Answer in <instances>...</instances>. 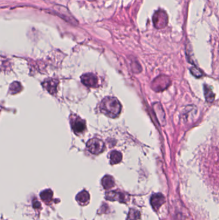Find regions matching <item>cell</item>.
I'll use <instances>...</instances> for the list:
<instances>
[{
	"label": "cell",
	"instance_id": "1",
	"mask_svg": "<svg viewBox=\"0 0 219 220\" xmlns=\"http://www.w3.org/2000/svg\"><path fill=\"white\" fill-rule=\"evenodd\" d=\"M121 110L122 105L116 97H105L100 104L101 112L109 117H117L120 114Z\"/></svg>",
	"mask_w": 219,
	"mask_h": 220
},
{
	"label": "cell",
	"instance_id": "2",
	"mask_svg": "<svg viewBox=\"0 0 219 220\" xmlns=\"http://www.w3.org/2000/svg\"><path fill=\"white\" fill-rule=\"evenodd\" d=\"M53 12L56 14L57 16H59L60 18L63 19L64 20L67 21L68 23L71 24L73 25H77L78 21L76 20V19L71 15L68 8L63 6L56 5L54 7Z\"/></svg>",
	"mask_w": 219,
	"mask_h": 220
},
{
	"label": "cell",
	"instance_id": "3",
	"mask_svg": "<svg viewBox=\"0 0 219 220\" xmlns=\"http://www.w3.org/2000/svg\"><path fill=\"white\" fill-rule=\"evenodd\" d=\"M87 147L92 154L97 155L103 151L105 145L101 140L97 138H94L88 142Z\"/></svg>",
	"mask_w": 219,
	"mask_h": 220
},
{
	"label": "cell",
	"instance_id": "4",
	"mask_svg": "<svg viewBox=\"0 0 219 220\" xmlns=\"http://www.w3.org/2000/svg\"><path fill=\"white\" fill-rule=\"evenodd\" d=\"M106 198L109 201H117L120 203H126L129 197L125 193L119 190L109 191L106 194Z\"/></svg>",
	"mask_w": 219,
	"mask_h": 220
},
{
	"label": "cell",
	"instance_id": "5",
	"mask_svg": "<svg viewBox=\"0 0 219 220\" xmlns=\"http://www.w3.org/2000/svg\"><path fill=\"white\" fill-rule=\"evenodd\" d=\"M153 22L157 28L165 27L168 23V16L166 12L162 10L157 11L153 16Z\"/></svg>",
	"mask_w": 219,
	"mask_h": 220
},
{
	"label": "cell",
	"instance_id": "6",
	"mask_svg": "<svg viewBox=\"0 0 219 220\" xmlns=\"http://www.w3.org/2000/svg\"><path fill=\"white\" fill-rule=\"evenodd\" d=\"M165 202V198L161 193L154 194L150 198V204L152 208L156 211H158L159 208Z\"/></svg>",
	"mask_w": 219,
	"mask_h": 220
},
{
	"label": "cell",
	"instance_id": "7",
	"mask_svg": "<svg viewBox=\"0 0 219 220\" xmlns=\"http://www.w3.org/2000/svg\"><path fill=\"white\" fill-rule=\"evenodd\" d=\"M82 83L88 87H96L98 84V78L93 74H85L81 77Z\"/></svg>",
	"mask_w": 219,
	"mask_h": 220
},
{
	"label": "cell",
	"instance_id": "8",
	"mask_svg": "<svg viewBox=\"0 0 219 220\" xmlns=\"http://www.w3.org/2000/svg\"><path fill=\"white\" fill-rule=\"evenodd\" d=\"M71 127L73 130L76 133H82L85 129V122L79 117H76L71 121Z\"/></svg>",
	"mask_w": 219,
	"mask_h": 220
},
{
	"label": "cell",
	"instance_id": "9",
	"mask_svg": "<svg viewBox=\"0 0 219 220\" xmlns=\"http://www.w3.org/2000/svg\"><path fill=\"white\" fill-rule=\"evenodd\" d=\"M102 184L105 189L109 190L115 185V180L111 176L106 175L102 178Z\"/></svg>",
	"mask_w": 219,
	"mask_h": 220
},
{
	"label": "cell",
	"instance_id": "10",
	"mask_svg": "<svg viewBox=\"0 0 219 220\" xmlns=\"http://www.w3.org/2000/svg\"><path fill=\"white\" fill-rule=\"evenodd\" d=\"M89 194L85 190H82V192L79 193L77 196H76V200L77 202L81 205H85L88 203L89 200Z\"/></svg>",
	"mask_w": 219,
	"mask_h": 220
},
{
	"label": "cell",
	"instance_id": "11",
	"mask_svg": "<svg viewBox=\"0 0 219 220\" xmlns=\"http://www.w3.org/2000/svg\"><path fill=\"white\" fill-rule=\"evenodd\" d=\"M122 159V155L121 152L117 151H113L111 152L110 155V161L111 164L114 165L120 163Z\"/></svg>",
	"mask_w": 219,
	"mask_h": 220
},
{
	"label": "cell",
	"instance_id": "12",
	"mask_svg": "<svg viewBox=\"0 0 219 220\" xmlns=\"http://www.w3.org/2000/svg\"><path fill=\"white\" fill-rule=\"evenodd\" d=\"M41 198L45 202H50L53 198V192L50 189H46L42 191L40 194Z\"/></svg>",
	"mask_w": 219,
	"mask_h": 220
},
{
	"label": "cell",
	"instance_id": "13",
	"mask_svg": "<svg viewBox=\"0 0 219 220\" xmlns=\"http://www.w3.org/2000/svg\"><path fill=\"white\" fill-rule=\"evenodd\" d=\"M140 216L141 214L139 210L134 209H130L129 212H128L127 220H137L140 218Z\"/></svg>",
	"mask_w": 219,
	"mask_h": 220
},
{
	"label": "cell",
	"instance_id": "14",
	"mask_svg": "<svg viewBox=\"0 0 219 220\" xmlns=\"http://www.w3.org/2000/svg\"><path fill=\"white\" fill-rule=\"evenodd\" d=\"M44 86L51 93H54L56 90L57 83L54 80L46 81V84H44Z\"/></svg>",
	"mask_w": 219,
	"mask_h": 220
},
{
	"label": "cell",
	"instance_id": "15",
	"mask_svg": "<svg viewBox=\"0 0 219 220\" xmlns=\"http://www.w3.org/2000/svg\"><path fill=\"white\" fill-rule=\"evenodd\" d=\"M205 96L207 100L209 102H212L214 99V97H215L211 90L207 86H205Z\"/></svg>",
	"mask_w": 219,
	"mask_h": 220
},
{
	"label": "cell",
	"instance_id": "16",
	"mask_svg": "<svg viewBox=\"0 0 219 220\" xmlns=\"http://www.w3.org/2000/svg\"><path fill=\"white\" fill-rule=\"evenodd\" d=\"M41 203L39 202V201H34V202H33V207L35 208V209H39L41 207Z\"/></svg>",
	"mask_w": 219,
	"mask_h": 220
}]
</instances>
